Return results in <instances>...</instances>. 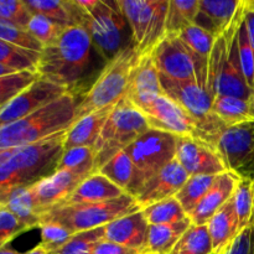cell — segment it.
<instances>
[{"label": "cell", "mask_w": 254, "mask_h": 254, "mask_svg": "<svg viewBox=\"0 0 254 254\" xmlns=\"http://www.w3.org/2000/svg\"><path fill=\"white\" fill-rule=\"evenodd\" d=\"M212 240L207 225H191L169 254H212Z\"/></svg>", "instance_id": "cell-33"}, {"label": "cell", "mask_w": 254, "mask_h": 254, "mask_svg": "<svg viewBox=\"0 0 254 254\" xmlns=\"http://www.w3.org/2000/svg\"><path fill=\"white\" fill-rule=\"evenodd\" d=\"M82 10L84 24L92 44L106 62L111 61L123 49V34L127 20L116 1L76 0Z\"/></svg>", "instance_id": "cell-8"}, {"label": "cell", "mask_w": 254, "mask_h": 254, "mask_svg": "<svg viewBox=\"0 0 254 254\" xmlns=\"http://www.w3.org/2000/svg\"><path fill=\"white\" fill-rule=\"evenodd\" d=\"M92 254H146L141 251L133 250V248L124 247V246L118 245V243L109 242V241L103 240L94 247Z\"/></svg>", "instance_id": "cell-48"}, {"label": "cell", "mask_w": 254, "mask_h": 254, "mask_svg": "<svg viewBox=\"0 0 254 254\" xmlns=\"http://www.w3.org/2000/svg\"><path fill=\"white\" fill-rule=\"evenodd\" d=\"M32 15L25 0H0V19L10 24L27 29Z\"/></svg>", "instance_id": "cell-44"}, {"label": "cell", "mask_w": 254, "mask_h": 254, "mask_svg": "<svg viewBox=\"0 0 254 254\" xmlns=\"http://www.w3.org/2000/svg\"><path fill=\"white\" fill-rule=\"evenodd\" d=\"M212 254H213V253H212Z\"/></svg>", "instance_id": "cell-56"}, {"label": "cell", "mask_w": 254, "mask_h": 254, "mask_svg": "<svg viewBox=\"0 0 254 254\" xmlns=\"http://www.w3.org/2000/svg\"><path fill=\"white\" fill-rule=\"evenodd\" d=\"M160 73L151 55H139L129 74L126 97L135 108L140 109L148 102L163 94Z\"/></svg>", "instance_id": "cell-17"}, {"label": "cell", "mask_w": 254, "mask_h": 254, "mask_svg": "<svg viewBox=\"0 0 254 254\" xmlns=\"http://www.w3.org/2000/svg\"><path fill=\"white\" fill-rule=\"evenodd\" d=\"M64 29H67V27L61 26L49 17L39 14L32 15L31 20L27 25V30H29L30 34L35 39L39 40L44 45V47L55 44L60 39Z\"/></svg>", "instance_id": "cell-42"}, {"label": "cell", "mask_w": 254, "mask_h": 254, "mask_svg": "<svg viewBox=\"0 0 254 254\" xmlns=\"http://www.w3.org/2000/svg\"><path fill=\"white\" fill-rule=\"evenodd\" d=\"M207 228L212 240L213 253L223 252L232 245L241 233L232 198L212 216L208 221Z\"/></svg>", "instance_id": "cell-25"}, {"label": "cell", "mask_w": 254, "mask_h": 254, "mask_svg": "<svg viewBox=\"0 0 254 254\" xmlns=\"http://www.w3.org/2000/svg\"><path fill=\"white\" fill-rule=\"evenodd\" d=\"M151 56L161 76L175 81H195L206 88L208 61L189 49L178 36H165Z\"/></svg>", "instance_id": "cell-10"}, {"label": "cell", "mask_w": 254, "mask_h": 254, "mask_svg": "<svg viewBox=\"0 0 254 254\" xmlns=\"http://www.w3.org/2000/svg\"><path fill=\"white\" fill-rule=\"evenodd\" d=\"M40 231H41V242L42 246L47 253L55 252L64 247L69 238L74 235L71 231L67 230L64 226L54 222H45L40 225Z\"/></svg>", "instance_id": "cell-43"}, {"label": "cell", "mask_w": 254, "mask_h": 254, "mask_svg": "<svg viewBox=\"0 0 254 254\" xmlns=\"http://www.w3.org/2000/svg\"><path fill=\"white\" fill-rule=\"evenodd\" d=\"M16 69H12L10 68V67L7 66H4V64H0V77H4V76H7V74H12V73H16ZM21 72V71H20Z\"/></svg>", "instance_id": "cell-50"}, {"label": "cell", "mask_w": 254, "mask_h": 254, "mask_svg": "<svg viewBox=\"0 0 254 254\" xmlns=\"http://www.w3.org/2000/svg\"><path fill=\"white\" fill-rule=\"evenodd\" d=\"M2 208H4V207H2V205H1V203H0V211H1Z\"/></svg>", "instance_id": "cell-54"}, {"label": "cell", "mask_w": 254, "mask_h": 254, "mask_svg": "<svg viewBox=\"0 0 254 254\" xmlns=\"http://www.w3.org/2000/svg\"><path fill=\"white\" fill-rule=\"evenodd\" d=\"M176 148L178 136L150 128L124 151L148 180L175 160Z\"/></svg>", "instance_id": "cell-12"}, {"label": "cell", "mask_w": 254, "mask_h": 254, "mask_svg": "<svg viewBox=\"0 0 254 254\" xmlns=\"http://www.w3.org/2000/svg\"><path fill=\"white\" fill-rule=\"evenodd\" d=\"M246 0H242L230 26L215 39L207 64L206 89L212 97L232 96L250 101L254 92L250 88L238 50V30L245 16Z\"/></svg>", "instance_id": "cell-3"}, {"label": "cell", "mask_w": 254, "mask_h": 254, "mask_svg": "<svg viewBox=\"0 0 254 254\" xmlns=\"http://www.w3.org/2000/svg\"><path fill=\"white\" fill-rule=\"evenodd\" d=\"M114 106L106 107L103 109L93 112L91 114L82 117L81 119L74 122L67 129L66 138H64V149L76 148V146H92L94 148L98 140L104 123L108 119Z\"/></svg>", "instance_id": "cell-24"}, {"label": "cell", "mask_w": 254, "mask_h": 254, "mask_svg": "<svg viewBox=\"0 0 254 254\" xmlns=\"http://www.w3.org/2000/svg\"><path fill=\"white\" fill-rule=\"evenodd\" d=\"M0 40L30 51L41 52L44 50V45L35 39L29 30L22 29L1 19H0Z\"/></svg>", "instance_id": "cell-41"}, {"label": "cell", "mask_w": 254, "mask_h": 254, "mask_svg": "<svg viewBox=\"0 0 254 254\" xmlns=\"http://www.w3.org/2000/svg\"><path fill=\"white\" fill-rule=\"evenodd\" d=\"M189 178L190 175L175 159L145 181L143 189L135 197L139 207L145 208L160 201L175 197Z\"/></svg>", "instance_id": "cell-18"}, {"label": "cell", "mask_w": 254, "mask_h": 254, "mask_svg": "<svg viewBox=\"0 0 254 254\" xmlns=\"http://www.w3.org/2000/svg\"><path fill=\"white\" fill-rule=\"evenodd\" d=\"M178 37L189 49H191L195 54L208 61L213 44H215V37L210 32L203 30L202 27L197 26L196 24H192L184 29L178 35Z\"/></svg>", "instance_id": "cell-39"}, {"label": "cell", "mask_w": 254, "mask_h": 254, "mask_svg": "<svg viewBox=\"0 0 254 254\" xmlns=\"http://www.w3.org/2000/svg\"><path fill=\"white\" fill-rule=\"evenodd\" d=\"M233 206L237 215L240 231L252 223L254 213V180L253 179H240L232 196Z\"/></svg>", "instance_id": "cell-35"}, {"label": "cell", "mask_w": 254, "mask_h": 254, "mask_svg": "<svg viewBox=\"0 0 254 254\" xmlns=\"http://www.w3.org/2000/svg\"><path fill=\"white\" fill-rule=\"evenodd\" d=\"M24 254H47V252L44 250V248H42V246L39 243V245H37L36 247H34V248H32V250H30L29 252H26V253H24Z\"/></svg>", "instance_id": "cell-51"}, {"label": "cell", "mask_w": 254, "mask_h": 254, "mask_svg": "<svg viewBox=\"0 0 254 254\" xmlns=\"http://www.w3.org/2000/svg\"><path fill=\"white\" fill-rule=\"evenodd\" d=\"M216 178L217 176L212 175L190 176L188 181L184 184L181 190L176 193L175 197L178 198V201L183 206L188 216L192 212L193 208L197 206V203L207 193V191L210 190L211 186L215 183Z\"/></svg>", "instance_id": "cell-34"}, {"label": "cell", "mask_w": 254, "mask_h": 254, "mask_svg": "<svg viewBox=\"0 0 254 254\" xmlns=\"http://www.w3.org/2000/svg\"><path fill=\"white\" fill-rule=\"evenodd\" d=\"M191 225L190 217L166 225H149L146 254H169Z\"/></svg>", "instance_id": "cell-28"}, {"label": "cell", "mask_w": 254, "mask_h": 254, "mask_svg": "<svg viewBox=\"0 0 254 254\" xmlns=\"http://www.w3.org/2000/svg\"><path fill=\"white\" fill-rule=\"evenodd\" d=\"M77 99L71 92L30 116L0 128V150L39 143L67 130L76 121Z\"/></svg>", "instance_id": "cell-4"}, {"label": "cell", "mask_w": 254, "mask_h": 254, "mask_svg": "<svg viewBox=\"0 0 254 254\" xmlns=\"http://www.w3.org/2000/svg\"><path fill=\"white\" fill-rule=\"evenodd\" d=\"M124 195L126 192L121 188L97 171L87 176L61 205L106 202V201L116 200Z\"/></svg>", "instance_id": "cell-23"}, {"label": "cell", "mask_w": 254, "mask_h": 254, "mask_svg": "<svg viewBox=\"0 0 254 254\" xmlns=\"http://www.w3.org/2000/svg\"><path fill=\"white\" fill-rule=\"evenodd\" d=\"M238 180L240 178L230 171L217 175L207 193L189 215L192 225H207L212 216L232 198Z\"/></svg>", "instance_id": "cell-20"}, {"label": "cell", "mask_w": 254, "mask_h": 254, "mask_svg": "<svg viewBox=\"0 0 254 254\" xmlns=\"http://www.w3.org/2000/svg\"><path fill=\"white\" fill-rule=\"evenodd\" d=\"M93 49L91 36L83 25L67 27L55 44L40 52L37 74L69 91L88 71Z\"/></svg>", "instance_id": "cell-2"}, {"label": "cell", "mask_w": 254, "mask_h": 254, "mask_svg": "<svg viewBox=\"0 0 254 254\" xmlns=\"http://www.w3.org/2000/svg\"><path fill=\"white\" fill-rule=\"evenodd\" d=\"M198 0H169L166 14V36H178L184 29L195 24Z\"/></svg>", "instance_id": "cell-31"}, {"label": "cell", "mask_w": 254, "mask_h": 254, "mask_svg": "<svg viewBox=\"0 0 254 254\" xmlns=\"http://www.w3.org/2000/svg\"><path fill=\"white\" fill-rule=\"evenodd\" d=\"M141 210L133 196L126 193L116 200L96 203L59 205L41 216L40 225L54 222L64 226L72 233L104 227L112 221Z\"/></svg>", "instance_id": "cell-6"}, {"label": "cell", "mask_w": 254, "mask_h": 254, "mask_svg": "<svg viewBox=\"0 0 254 254\" xmlns=\"http://www.w3.org/2000/svg\"><path fill=\"white\" fill-rule=\"evenodd\" d=\"M138 56L133 45L129 44L107 62L94 83L77 103L76 121L106 107L116 106L126 96L129 74Z\"/></svg>", "instance_id": "cell-5"}, {"label": "cell", "mask_w": 254, "mask_h": 254, "mask_svg": "<svg viewBox=\"0 0 254 254\" xmlns=\"http://www.w3.org/2000/svg\"><path fill=\"white\" fill-rule=\"evenodd\" d=\"M84 179L86 176L62 170L30 186L40 221L45 212L64 203Z\"/></svg>", "instance_id": "cell-16"}, {"label": "cell", "mask_w": 254, "mask_h": 254, "mask_svg": "<svg viewBox=\"0 0 254 254\" xmlns=\"http://www.w3.org/2000/svg\"><path fill=\"white\" fill-rule=\"evenodd\" d=\"M213 254H254V223L245 228L227 250Z\"/></svg>", "instance_id": "cell-47"}, {"label": "cell", "mask_w": 254, "mask_h": 254, "mask_svg": "<svg viewBox=\"0 0 254 254\" xmlns=\"http://www.w3.org/2000/svg\"><path fill=\"white\" fill-rule=\"evenodd\" d=\"M71 171L82 176H89L97 173L96 169V151L92 146H76L64 149L57 171Z\"/></svg>", "instance_id": "cell-32"}, {"label": "cell", "mask_w": 254, "mask_h": 254, "mask_svg": "<svg viewBox=\"0 0 254 254\" xmlns=\"http://www.w3.org/2000/svg\"><path fill=\"white\" fill-rule=\"evenodd\" d=\"M103 240L104 227L77 232L64 247L47 254H92L94 247Z\"/></svg>", "instance_id": "cell-38"}, {"label": "cell", "mask_w": 254, "mask_h": 254, "mask_svg": "<svg viewBox=\"0 0 254 254\" xmlns=\"http://www.w3.org/2000/svg\"><path fill=\"white\" fill-rule=\"evenodd\" d=\"M242 0H198L195 24L218 37L230 26Z\"/></svg>", "instance_id": "cell-22"}, {"label": "cell", "mask_w": 254, "mask_h": 254, "mask_svg": "<svg viewBox=\"0 0 254 254\" xmlns=\"http://www.w3.org/2000/svg\"><path fill=\"white\" fill-rule=\"evenodd\" d=\"M149 223L143 211L128 213L104 226V240L146 253Z\"/></svg>", "instance_id": "cell-19"}, {"label": "cell", "mask_w": 254, "mask_h": 254, "mask_svg": "<svg viewBox=\"0 0 254 254\" xmlns=\"http://www.w3.org/2000/svg\"><path fill=\"white\" fill-rule=\"evenodd\" d=\"M98 171L134 198L139 195L146 181L145 175L124 150L107 161Z\"/></svg>", "instance_id": "cell-21"}, {"label": "cell", "mask_w": 254, "mask_h": 254, "mask_svg": "<svg viewBox=\"0 0 254 254\" xmlns=\"http://www.w3.org/2000/svg\"><path fill=\"white\" fill-rule=\"evenodd\" d=\"M40 52L30 51L0 40V64L16 71L36 72ZM37 73V72H36Z\"/></svg>", "instance_id": "cell-36"}, {"label": "cell", "mask_w": 254, "mask_h": 254, "mask_svg": "<svg viewBox=\"0 0 254 254\" xmlns=\"http://www.w3.org/2000/svg\"><path fill=\"white\" fill-rule=\"evenodd\" d=\"M252 222L254 223V213H253V220H252Z\"/></svg>", "instance_id": "cell-55"}, {"label": "cell", "mask_w": 254, "mask_h": 254, "mask_svg": "<svg viewBox=\"0 0 254 254\" xmlns=\"http://www.w3.org/2000/svg\"><path fill=\"white\" fill-rule=\"evenodd\" d=\"M0 254H22V253L17 252V251H15L14 248H11L10 246H6V247L0 250Z\"/></svg>", "instance_id": "cell-52"}, {"label": "cell", "mask_w": 254, "mask_h": 254, "mask_svg": "<svg viewBox=\"0 0 254 254\" xmlns=\"http://www.w3.org/2000/svg\"><path fill=\"white\" fill-rule=\"evenodd\" d=\"M238 50H240L241 64L245 78L250 88L254 92V51L248 39L245 22L242 21L238 30Z\"/></svg>", "instance_id": "cell-45"}, {"label": "cell", "mask_w": 254, "mask_h": 254, "mask_svg": "<svg viewBox=\"0 0 254 254\" xmlns=\"http://www.w3.org/2000/svg\"><path fill=\"white\" fill-rule=\"evenodd\" d=\"M160 83L164 94L170 97L192 117L197 124L201 140L216 146L227 126L213 113V99L207 89L195 81H175L161 74Z\"/></svg>", "instance_id": "cell-9"}, {"label": "cell", "mask_w": 254, "mask_h": 254, "mask_svg": "<svg viewBox=\"0 0 254 254\" xmlns=\"http://www.w3.org/2000/svg\"><path fill=\"white\" fill-rule=\"evenodd\" d=\"M246 30H247L248 39H250L251 46L254 51V0H246L245 16H243Z\"/></svg>", "instance_id": "cell-49"}, {"label": "cell", "mask_w": 254, "mask_h": 254, "mask_svg": "<svg viewBox=\"0 0 254 254\" xmlns=\"http://www.w3.org/2000/svg\"><path fill=\"white\" fill-rule=\"evenodd\" d=\"M68 92L64 87L39 77L34 83L0 108V128L30 116Z\"/></svg>", "instance_id": "cell-14"}, {"label": "cell", "mask_w": 254, "mask_h": 254, "mask_svg": "<svg viewBox=\"0 0 254 254\" xmlns=\"http://www.w3.org/2000/svg\"><path fill=\"white\" fill-rule=\"evenodd\" d=\"M216 148L227 171L254 180V119L227 127Z\"/></svg>", "instance_id": "cell-11"}, {"label": "cell", "mask_w": 254, "mask_h": 254, "mask_svg": "<svg viewBox=\"0 0 254 254\" xmlns=\"http://www.w3.org/2000/svg\"><path fill=\"white\" fill-rule=\"evenodd\" d=\"M159 0H117L122 14L131 30L134 49H138L145 37Z\"/></svg>", "instance_id": "cell-26"}, {"label": "cell", "mask_w": 254, "mask_h": 254, "mask_svg": "<svg viewBox=\"0 0 254 254\" xmlns=\"http://www.w3.org/2000/svg\"><path fill=\"white\" fill-rule=\"evenodd\" d=\"M149 129L150 127L144 114L124 96L113 107L94 145L97 171Z\"/></svg>", "instance_id": "cell-7"}, {"label": "cell", "mask_w": 254, "mask_h": 254, "mask_svg": "<svg viewBox=\"0 0 254 254\" xmlns=\"http://www.w3.org/2000/svg\"><path fill=\"white\" fill-rule=\"evenodd\" d=\"M32 14L51 19L64 27L84 24L82 10L76 0H25Z\"/></svg>", "instance_id": "cell-27"}, {"label": "cell", "mask_w": 254, "mask_h": 254, "mask_svg": "<svg viewBox=\"0 0 254 254\" xmlns=\"http://www.w3.org/2000/svg\"><path fill=\"white\" fill-rule=\"evenodd\" d=\"M39 78L36 72L21 71L0 77V108Z\"/></svg>", "instance_id": "cell-40"}, {"label": "cell", "mask_w": 254, "mask_h": 254, "mask_svg": "<svg viewBox=\"0 0 254 254\" xmlns=\"http://www.w3.org/2000/svg\"><path fill=\"white\" fill-rule=\"evenodd\" d=\"M176 160L190 176H217L227 171L217 148L197 138L178 136Z\"/></svg>", "instance_id": "cell-15"}, {"label": "cell", "mask_w": 254, "mask_h": 254, "mask_svg": "<svg viewBox=\"0 0 254 254\" xmlns=\"http://www.w3.org/2000/svg\"><path fill=\"white\" fill-rule=\"evenodd\" d=\"M139 111L144 114L151 129L176 136L201 139L197 124L192 117L166 94H159Z\"/></svg>", "instance_id": "cell-13"}, {"label": "cell", "mask_w": 254, "mask_h": 254, "mask_svg": "<svg viewBox=\"0 0 254 254\" xmlns=\"http://www.w3.org/2000/svg\"><path fill=\"white\" fill-rule=\"evenodd\" d=\"M2 207L12 213L29 230L40 227V215L35 207L31 190L29 188L16 189L5 198Z\"/></svg>", "instance_id": "cell-29"}, {"label": "cell", "mask_w": 254, "mask_h": 254, "mask_svg": "<svg viewBox=\"0 0 254 254\" xmlns=\"http://www.w3.org/2000/svg\"><path fill=\"white\" fill-rule=\"evenodd\" d=\"M212 111L227 127L253 119L251 102L237 97H215L212 101Z\"/></svg>", "instance_id": "cell-30"}, {"label": "cell", "mask_w": 254, "mask_h": 254, "mask_svg": "<svg viewBox=\"0 0 254 254\" xmlns=\"http://www.w3.org/2000/svg\"><path fill=\"white\" fill-rule=\"evenodd\" d=\"M67 130L60 131L39 143L12 149L6 163L0 166V203L14 190L29 188L57 171L64 154Z\"/></svg>", "instance_id": "cell-1"}, {"label": "cell", "mask_w": 254, "mask_h": 254, "mask_svg": "<svg viewBox=\"0 0 254 254\" xmlns=\"http://www.w3.org/2000/svg\"><path fill=\"white\" fill-rule=\"evenodd\" d=\"M30 231L24 223L20 222L10 211L2 208L0 211V250L6 246L21 233Z\"/></svg>", "instance_id": "cell-46"}, {"label": "cell", "mask_w": 254, "mask_h": 254, "mask_svg": "<svg viewBox=\"0 0 254 254\" xmlns=\"http://www.w3.org/2000/svg\"><path fill=\"white\" fill-rule=\"evenodd\" d=\"M250 102H251V112H252V117L254 119V93H253L252 98L250 99Z\"/></svg>", "instance_id": "cell-53"}, {"label": "cell", "mask_w": 254, "mask_h": 254, "mask_svg": "<svg viewBox=\"0 0 254 254\" xmlns=\"http://www.w3.org/2000/svg\"><path fill=\"white\" fill-rule=\"evenodd\" d=\"M141 211L149 225H166L179 222L189 217L176 197L156 202L141 208Z\"/></svg>", "instance_id": "cell-37"}]
</instances>
